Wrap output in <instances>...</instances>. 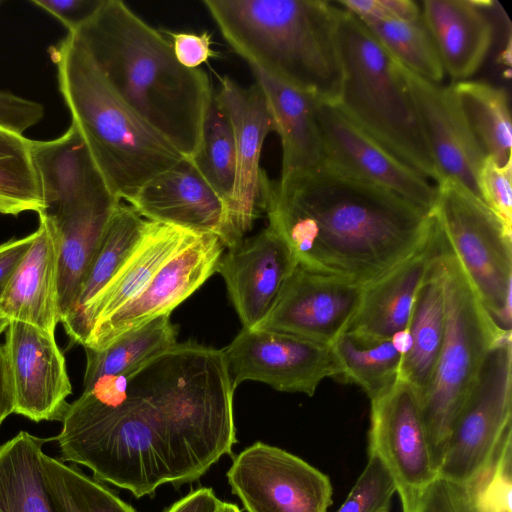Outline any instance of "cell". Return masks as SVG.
<instances>
[{"mask_svg": "<svg viewBox=\"0 0 512 512\" xmlns=\"http://www.w3.org/2000/svg\"><path fill=\"white\" fill-rule=\"evenodd\" d=\"M363 287L297 264L266 318L254 329L332 344L355 316Z\"/></svg>", "mask_w": 512, "mask_h": 512, "instance_id": "obj_15", "label": "cell"}, {"mask_svg": "<svg viewBox=\"0 0 512 512\" xmlns=\"http://www.w3.org/2000/svg\"><path fill=\"white\" fill-rule=\"evenodd\" d=\"M1 4H2V1L0 0V6H1Z\"/></svg>", "mask_w": 512, "mask_h": 512, "instance_id": "obj_49", "label": "cell"}, {"mask_svg": "<svg viewBox=\"0 0 512 512\" xmlns=\"http://www.w3.org/2000/svg\"><path fill=\"white\" fill-rule=\"evenodd\" d=\"M317 120L324 159L374 185L388 189L431 212L436 186L391 154L360 127L335 102L317 101Z\"/></svg>", "mask_w": 512, "mask_h": 512, "instance_id": "obj_16", "label": "cell"}, {"mask_svg": "<svg viewBox=\"0 0 512 512\" xmlns=\"http://www.w3.org/2000/svg\"><path fill=\"white\" fill-rule=\"evenodd\" d=\"M222 501L210 488H199L175 502L166 512H217Z\"/></svg>", "mask_w": 512, "mask_h": 512, "instance_id": "obj_44", "label": "cell"}, {"mask_svg": "<svg viewBox=\"0 0 512 512\" xmlns=\"http://www.w3.org/2000/svg\"><path fill=\"white\" fill-rule=\"evenodd\" d=\"M370 401L369 452L376 453L389 469L403 512H415L438 476L419 397L399 377L390 389Z\"/></svg>", "mask_w": 512, "mask_h": 512, "instance_id": "obj_12", "label": "cell"}, {"mask_svg": "<svg viewBox=\"0 0 512 512\" xmlns=\"http://www.w3.org/2000/svg\"><path fill=\"white\" fill-rule=\"evenodd\" d=\"M203 5L250 67L319 101H337L340 7L324 0H204Z\"/></svg>", "mask_w": 512, "mask_h": 512, "instance_id": "obj_4", "label": "cell"}, {"mask_svg": "<svg viewBox=\"0 0 512 512\" xmlns=\"http://www.w3.org/2000/svg\"><path fill=\"white\" fill-rule=\"evenodd\" d=\"M363 24L402 66L429 81L443 80L445 71L422 16L415 21L385 19Z\"/></svg>", "mask_w": 512, "mask_h": 512, "instance_id": "obj_36", "label": "cell"}, {"mask_svg": "<svg viewBox=\"0 0 512 512\" xmlns=\"http://www.w3.org/2000/svg\"><path fill=\"white\" fill-rule=\"evenodd\" d=\"M400 67L442 178L456 180L479 197L477 174L486 155L464 119L452 85L442 86Z\"/></svg>", "mask_w": 512, "mask_h": 512, "instance_id": "obj_19", "label": "cell"}, {"mask_svg": "<svg viewBox=\"0 0 512 512\" xmlns=\"http://www.w3.org/2000/svg\"><path fill=\"white\" fill-rule=\"evenodd\" d=\"M224 250L217 235H199L166 262L137 296L95 324L83 347L103 349L121 334L170 314L216 273Z\"/></svg>", "mask_w": 512, "mask_h": 512, "instance_id": "obj_14", "label": "cell"}, {"mask_svg": "<svg viewBox=\"0 0 512 512\" xmlns=\"http://www.w3.org/2000/svg\"><path fill=\"white\" fill-rule=\"evenodd\" d=\"M50 54L71 123L116 198L126 202L184 158L117 96L73 34L51 47Z\"/></svg>", "mask_w": 512, "mask_h": 512, "instance_id": "obj_5", "label": "cell"}, {"mask_svg": "<svg viewBox=\"0 0 512 512\" xmlns=\"http://www.w3.org/2000/svg\"><path fill=\"white\" fill-rule=\"evenodd\" d=\"M190 159L227 209L234 183L235 141L229 116L215 90L205 115L200 146Z\"/></svg>", "mask_w": 512, "mask_h": 512, "instance_id": "obj_35", "label": "cell"}, {"mask_svg": "<svg viewBox=\"0 0 512 512\" xmlns=\"http://www.w3.org/2000/svg\"><path fill=\"white\" fill-rule=\"evenodd\" d=\"M217 512H242L235 504L223 502L221 503Z\"/></svg>", "mask_w": 512, "mask_h": 512, "instance_id": "obj_47", "label": "cell"}, {"mask_svg": "<svg viewBox=\"0 0 512 512\" xmlns=\"http://www.w3.org/2000/svg\"><path fill=\"white\" fill-rule=\"evenodd\" d=\"M261 210L298 264L365 286L413 253L433 213L324 159L274 181L262 174Z\"/></svg>", "mask_w": 512, "mask_h": 512, "instance_id": "obj_2", "label": "cell"}, {"mask_svg": "<svg viewBox=\"0 0 512 512\" xmlns=\"http://www.w3.org/2000/svg\"><path fill=\"white\" fill-rule=\"evenodd\" d=\"M14 411L15 399L13 387L3 346L0 344V426L10 414L14 413Z\"/></svg>", "mask_w": 512, "mask_h": 512, "instance_id": "obj_45", "label": "cell"}, {"mask_svg": "<svg viewBox=\"0 0 512 512\" xmlns=\"http://www.w3.org/2000/svg\"><path fill=\"white\" fill-rule=\"evenodd\" d=\"M340 367L338 381L359 386L370 400L400 377L402 354L392 339L345 331L331 344Z\"/></svg>", "mask_w": 512, "mask_h": 512, "instance_id": "obj_31", "label": "cell"}, {"mask_svg": "<svg viewBox=\"0 0 512 512\" xmlns=\"http://www.w3.org/2000/svg\"><path fill=\"white\" fill-rule=\"evenodd\" d=\"M120 202L107 193L38 213L53 222L58 234L61 323L75 306L85 275Z\"/></svg>", "mask_w": 512, "mask_h": 512, "instance_id": "obj_24", "label": "cell"}, {"mask_svg": "<svg viewBox=\"0 0 512 512\" xmlns=\"http://www.w3.org/2000/svg\"><path fill=\"white\" fill-rule=\"evenodd\" d=\"M432 213L431 228L423 243L363 287L359 307L346 331L391 339L407 329L417 292L440 249L442 231Z\"/></svg>", "mask_w": 512, "mask_h": 512, "instance_id": "obj_22", "label": "cell"}, {"mask_svg": "<svg viewBox=\"0 0 512 512\" xmlns=\"http://www.w3.org/2000/svg\"><path fill=\"white\" fill-rule=\"evenodd\" d=\"M49 440L20 431L0 444V512H57L41 469Z\"/></svg>", "mask_w": 512, "mask_h": 512, "instance_id": "obj_28", "label": "cell"}, {"mask_svg": "<svg viewBox=\"0 0 512 512\" xmlns=\"http://www.w3.org/2000/svg\"><path fill=\"white\" fill-rule=\"evenodd\" d=\"M396 493L394 479L374 452H369L367 464L336 512H389Z\"/></svg>", "mask_w": 512, "mask_h": 512, "instance_id": "obj_37", "label": "cell"}, {"mask_svg": "<svg viewBox=\"0 0 512 512\" xmlns=\"http://www.w3.org/2000/svg\"><path fill=\"white\" fill-rule=\"evenodd\" d=\"M104 0H32L31 3L57 18L68 30L75 32L102 5Z\"/></svg>", "mask_w": 512, "mask_h": 512, "instance_id": "obj_42", "label": "cell"}, {"mask_svg": "<svg viewBox=\"0 0 512 512\" xmlns=\"http://www.w3.org/2000/svg\"><path fill=\"white\" fill-rule=\"evenodd\" d=\"M44 116V107L10 92L0 91V126L23 134Z\"/></svg>", "mask_w": 512, "mask_h": 512, "instance_id": "obj_41", "label": "cell"}, {"mask_svg": "<svg viewBox=\"0 0 512 512\" xmlns=\"http://www.w3.org/2000/svg\"><path fill=\"white\" fill-rule=\"evenodd\" d=\"M444 329L445 295L439 249L413 304L407 327L410 346L402 357L400 368V378L414 389L419 400L432 377L442 345Z\"/></svg>", "mask_w": 512, "mask_h": 512, "instance_id": "obj_27", "label": "cell"}, {"mask_svg": "<svg viewBox=\"0 0 512 512\" xmlns=\"http://www.w3.org/2000/svg\"><path fill=\"white\" fill-rule=\"evenodd\" d=\"M297 259L269 225L223 253L217 271L243 328H256L269 314Z\"/></svg>", "mask_w": 512, "mask_h": 512, "instance_id": "obj_18", "label": "cell"}, {"mask_svg": "<svg viewBox=\"0 0 512 512\" xmlns=\"http://www.w3.org/2000/svg\"><path fill=\"white\" fill-rule=\"evenodd\" d=\"M32 140L0 126V213H39L43 200L32 158Z\"/></svg>", "mask_w": 512, "mask_h": 512, "instance_id": "obj_34", "label": "cell"}, {"mask_svg": "<svg viewBox=\"0 0 512 512\" xmlns=\"http://www.w3.org/2000/svg\"><path fill=\"white\" fill-rule=\"evenodd\" d=\"M170 41L177 61L187 68H199L208 59L218 55L211 48V34L163 30Z\"/></svg>", "mask_w": 512, "mask_h": 512, "instance_id": "obj_40", "label": "cell"}, {"mask_svg": "<svg viewBox=\"0 0 512 512\" xmlns=\"http://www.w3.org/2000/svg\"><path fill=\"white\" fill-rule=\"evenodd\" d=\"M38 215L35 237L5 287L0 311L9 321L25 322L55 335L61 323L59 239L53 222Z\"/></svg>", "mask_w": 512, "mask_h": 512, "instance_id": "obj_23", "label": "cell"}, {"mask_svg": "<svg viewBox=\"0 0 512 512\" xmlns=\"http://www.w3.org/2000/svg\"><path fill=\"white\" fill-rule=\"evenodd\" d=\"M177 327L170 314L129 330L105 348L94 350L84 347L86 368L83 389L106 376H129L142 365L177 344Z\"/></svg>", "mask_w": 512, "mask_h": 512, "instance_id": "obj_29", "label": "cell"}, {"mask_svg": "<svg viewBox=\"0 0 512 512\" xmlns=\"http://www.w3.org/2000/svg\"><path fill=\"white\" fill-rule=\"evenodd\" d=\"M415 512H495L471 484L437 476L423 493Z\"/></svg>", "mask_w": 512, "mask_h": 512, "instance_id": "obj_38", "label": "cell"}, {"mask_svg": "<svg viewBox=\"0 0 512 512\" xmlns=\"http://www.w3.org/2000/svg\"><path fill=\"white\" fill-rule=\"evenodd\" d=\"M73 34L111 89L184 157L197 152L214 89L181 65L167 37L121 0H104Z\"/></svg>", "mask_w": 512, "mask_h": 512, "instance_id": "obj_3", "label": "cell"}, {"mask_svg": "<svg viewBox=\"0 0 512 512\" xmlns=\"http://www.w3.org/2000/svg\"><path fill=\"white\" fill-rule=\"evenodd\" d=\"M227 479L247 512H328L332 504L327 475L301 458L262 442L234 458Z\"/></svg>", "mask_w": 512, "mask_h": 512, "instance_id": "obj_11", "label": "cell"}, {"mask_svg": "<svg viewBox=\"0 0 512 512\" xmlns=\"http://www.w3.org/2000/svg\"><path fill=\"white\" fill-rule=\"evenodd\" d=\"M479 198L512 232V159L501 166L486 156L478 170Z\"/></svg>", "mask_w": 512, "mask_h": 512, "instance_id": "obj_39", "label": "cell"}, {"mask_svg": "<svg viewBox=\"0 0 512 512\" xmlns=\"http://www.w3.org/2000/svg\"><path fill=\"white\" fill-rule=\"evenodd\" d=\"M34 232L22 237L12 238L0 244V298L15 268L31 246Z\"/></svg>", "mask_w": 512, "mask_h": 512, "instance_id": "obj_43", "label": "cell"}, {"mask_svg": "<svg viewBox=\"0 0 512 512\" xmlns=\"http://www.w3.org/2000/svg\"><path fill=\"white\" fill-rule=\"evenodd\" d=\"M215 91L229 116L235 141L233 189L219 236L223 246L229 249L245 238L261 210L260 186L264 171L260 158L273 124L265 96L256 82L243 87L225 76Z\"/></svg>", "mask_w": 512, "mask_h": 512, "instance_id": "obj_13", "label": "cell"}, {"mask_svg": "<svg viewBox=\"0 0 512 512\" xmlns=\"http://www.w3.org/2000/svg\"><path fill=\"white\" fill-rule=\"evenodd\" d=\"M9 325V319L4 316L0 311V335L5 332Z\"/></svg>", "mask_w": 512, "mask_h": 512, "instance_id": "obj_48", "label": "cell"}, {"mask_svg": "<svg viewBox=\"0 0 512 512\" xmlns=\"http://www.w3.org/2000/svg\"><path fill=\"white\" fill-rule=\"evenodd\" d=\"M199 235L201 233L146 220L139 240L110 281L64 326L71 341L83 346L95 324L137 296L166 262Z\"/></svg>", "mask_w": 512, "mask_h": 512, "instance_id": "obj_20", "label": "cell"}, {"mask_svg": "<svg viewBox=\"0 0 512 512\" xmlns=\"http://www.w3.org/2000/svg\"><path fill=\"white\" fill-rule=\"evenodd\" d=\"M492 2L424 0L421 16L436 45L445 73L458 81L472 76L492 46L494 27L486 8Z\"/></svg>", "mask_w": 512, "mask_h": 512, "instance_id": "obj_25", "label": "cell"}, {"mask_svg": "<svg viewBox=\"0 0 512 512\" xmlns=\"http://www.w3.org/2000/svg\"><path fill=\"white\" fill-rule=\"evenodd\" d=\"M389 19L415 21L421 17V7L413 0H381Z\"/></svg>", "mask_w": 512, "mask_h": 512, "instance_id": "obj_46", "label": "cell"}, {"mask_svg": "<svg viewBox=\"0 0 512 512\" xmlns=\"http://www.w3.org/2000/svg\"><path fill=\"white\" fill-rule=\"evenodd\" d=\"M452 90L464 119L486 156L501 166L512 159V125L505 89L463 80Z\"/></svg>", "mask_w": 512, "mask_h": 512, "instance_id": "obj_30", "label": "cell"}, {"mask_svg": "<svg viewBox=\"0 0 512 512\" xmlns=\"http://www.w3.org/2000/svg\"><path fill=\"white\" fill-rule=\"evenodd\" d=\"M41 469L57 512H136L112 490L75 465L65 464L44 452Z\"/></svg>", "mask_w": 512, "mask_h": 512, "instance_id": "obj_33", "label": "cell"}, {"mask_svg": "<svg viewBox=\"0 0 512 512\" xmlns=\"http://www.w3.org/2000/svg\"><path fill=\"white\" fill-rule=\"evenodd\" d=\"M338 44L342 83L336 105L391 154L428 180L440 183L443 178L425 140L400 64L342 7Z\"/></svg>", "mask_w": 512, "mask_h": 512, "instance_id": "obj_6", "label": "cell"}, {"mask_svg": "<svg viewBox=\"0 0 512 512\" xmlns=\"http://www.w3.org/2000/svg\"><path fill=\"white\" fill-rule=\"evenodd\" d=\"M261 88L282 148L281 177L308 170L324 160L317 120V99L257 68L250 67Z\"/></svg>", "mask_w": 512, "mask_h": 512, "instance_id": "obj_26", "label": "cell"}, {"mask_svg": "<svg viewBox=\"0 0 512 512\" xmlns=\"http://www.w3.org/2000/svg\"><path fill=\"white\" fill-rule=\"evenodd\" d=\"M234 391L222 350L177 343L129 375L128 388L101 380L69 403L54 438L60 460L136 498L194 482L232 453Z\"/></svg>", "mask_w": 512, "mask_h": 512, "instance_id": "obj_1", "label": "cell"}, {"mask_svg": "<svg viewBox=\"0 0 512 512\" xmlns=\"http://www.w3.org/2000/svg\"><path fill=\"white\" fill-rule=\"evenodd\" d=\"M223 352L234 389L251 380L313 396L324 379L340 374L331 344L280 331L242 328Z\"/></svg>", "mask_w": 512, "mask_h": 512, "instance_id": "obj_10", "label": "cell"}, {"mask_svg": "<svg viewBox=\"0 0 512 512\" xmlns=\"http://www.w3.org/2000/svg\"><path fill=\"white\" fill-rule=\"evenodd\" d=\"M433 212L450 249L498 327L511 331L512 232L462 184H436Z\"/></svg>", "mask_w": 512, "mask_h": 512, "instance_id": "obj_8", "label": "cell"}, {"mask_svg": "<svg viewBox=\"0 0 512 512\" xmlns=\"http://www.w3.org/2000/svg\"><path fill=\"white\" fill-rule=\"evenodd\" d=\"M512 337L490 350L450 429L438 475L471 483L489 464L511 423Z\"/></svg>", "mask_w": 512, "mask_h": 512, "instance_id": "obj_9", "label": "cell"}, {"mask_svg": "<svg viewBox=\"0 0 512 512\" xmlns=\"http://www.w3.org/2000/svg\"><path fill=\"white\" fill-rule=\"evenodd\" d=\"M145 219L122 201L115 208L100 246L82 282L66 326L105 287L139 240Z\"/></svg>", "mask_w": 512, "mask_h": 512, "instance_id": "obj_32", "label": "cell"}, {"mask_svg": "<svg viewBox=\"0 0 512 512\" xmlns=\"http://www.w3.org/2000/svg\"><path fill=\"white\" fill-rule=\"evenodd\" d=\"M440 265L445 295L444 336L429 385L420 399L437 472L452 424L488 353L504 335L511 333L502 330L491 318L443 232Z\"/></svg>", "mask_w": 512, "mask_h": 512, "instance_id": "obj_7", "label": "cell"}, {"mask_svg": "<svg viewBox=\"0 0 512 512\" xmlns=\"http://www.w3.org/2000/svg\"><path fill=\"white\" fill-rule=\"evenodd\" d=\"M2 346L14 392V413L34 422L62 421L72 385L55 335L10 320Z\"/></svg>", "mask_w": 512, "mask_h": 512, "instance_id": "obj_17", "label": "cell"}, {"mask_svg": "<svg viewBox=\"0 0 512 512\" xmlns=\"http://www.w3.org/2000/svg\"><path fill=\"white\" fill-rule=\"evenodd\" d=\"M125 203L145 220L218 237L226 216L225 203L187 157L149 179Z\"/></svg>", "mask_w": 512, "mask_h": 512, "instance_id": "obj_21", "label": "cell"}]
</instances>
